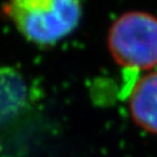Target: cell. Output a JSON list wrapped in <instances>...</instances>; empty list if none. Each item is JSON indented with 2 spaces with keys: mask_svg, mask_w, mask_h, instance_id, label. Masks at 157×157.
Masks as SVG:
<instances>
[{
  "mask_svg": "<svg viewBox=\"0 0 157 157\" xmlns=\"http://www.w3.org/2000/svg\"><path fill=\"white\" fill-rule=\"evenodd\" d=\"M4 10L26 39L42 45L67 37L82 17L80 0H7Z\"/></svg>",
  "mask_w": 157,
  "mask_h": 157,
  "instance_id": "6da1fadb",
  "label": "cell"
},
{
  "mask_svg": "<svg viewBox=\"0 0 157 157\" xmlns=\"http://www.w3.org/2000/svg\"><path fill=\"white\" fill-rule=\"evenodd\" d=\"M28 100V85L22 75L12 67H0V124L22 114Z\"/></svg>",
  "mask_w": 157,
  "mask_h": 157,
  "instance_id": "277c9868",
  "label": "cell"
},
{
  "mask_svg": "<svg viewBox=\"0 0 157 157\" xmlns=\"http://www.w3.org/2000/svg\"><path fill=\"white\" fill-rule=\"evenodd\" d=\"M108 50L120 67L149 70L157 65V17L147 12H127L109 28Z\"/></svg>",
  "mask_w": 157,
  "mask_h": 157,
  "instance_id": "7a4b0ae2",
  "label": "cell"
},
{
  "mask_svg": "<svg viewBox=\"0 0 157 157\" xmlns=\"http://www.w3.org/2000/svg\"><path fill=\"white\" fill-rule=\"evenodd\" d=\"M129 112L140 128L157 135V71L136 82L129 95Z\"/></svg>",
  "mask_w": 157,
  "mask_h": 157,
  "instance_id": "3957f363",
  "label": "cell"
}]
</instances>
